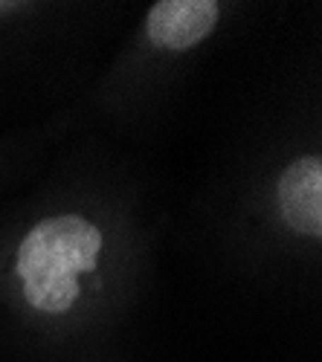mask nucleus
I'll return each mask as SVG.
<instances>
[{"label": "nucleus", "mask_w": 322, "mask_h": 362, "mask_svg": "<svg viewBox=\"0 0 322 362\" xmlns=\"http://www.w3.org/2000/svg\"><path fill=\"white\" fill-rule=\"evenodd\" d=\"M212 279L273 308L322 301V41L299 38L224 128L183 215Z\"/></svg>", "instance_id": "obj_2"}, {"label": "nucleus", "mask_w": 322, "mask_h": 362, "mask_svg": "<svg viewBox=\"0 0 322 362\" xmlns=\"http://www.w3.org/2000/svg\"><path fill=\"white\" fill-rule=\"evenodd\" d=\"M168 226L137 151L64 139L0 203V362H134Z\"/></svg>", "instance_id": "obj_1"}, {"label": "nucleus", "mask_w": 322, "mask_h": 362, "mask_svg": "<svg viewBox=\"0 0 322 362\" xmlns=\"http://www.w3.org/2000/svg\"><path fill=\"white\" fill-rule=\"evenodd\" d=\"M70 136L73 125L67 107L38 122L0 128V203L26 186Z\"/></svg>", "instance_id": "obj_5"}, {"label": "nucleus", "mask_w": 322, "mask_h": 362, "mask_svg": "<svg viewBox=\"0 0 322 362\" xmlns=\"http://www.w3.org/2000/svg\"><path fill=\"white\" fill-rule=\"evenodd\" d=\"M279 6L244 0H154L134 12L84 93L67 107L73 136L122 148L157 136L200 73Z\"/></svg>", "instance_id": "obj_3"}, {"label": "nucleus", "mask_w": 322, "mask_h": 362, "mask_svg": "<svg viewBox=\"0 0 322 362\" xmlns=\"http://www.w3.org/2000/svg\"><path fill=\"white\" fill-rule=\"evenodd\" d=\"M137 9L113 0H0V119L70 107Z\"/></svg>", "instance_id": "obj_4"}]
</instances>
